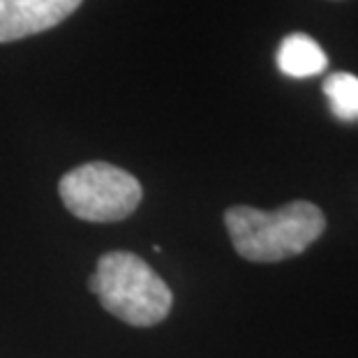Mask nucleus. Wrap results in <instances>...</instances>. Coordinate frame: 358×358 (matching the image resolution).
Returning a JSON list of instances; mask_svg holds the SVG:
<instances>
[{
    "mask_svg": "<svg viewBox=\"0 0 358 358\" xmlns=\"http://www.w3.org/2000/svg\"><path fill=\"white\" fill-rule=\"evenodd\" d=\"M224 224L236 252L255 264L299 257L326 231L322 208L310 201H289L271 213L231 206L224 210Z\"/></svg>",
    "mask_w": 358,
    "mask_h": 358,
    "instance_id": "1",
    "label": "nucleus"
},
{
    "mask_svg": "<svg viewBox=\"0 0 358 358\" xmlns=\"http://www.w3.org/2000/svg\"><path fill=\"white\" fill-rule=\"evenodd\" d=\"M102 308L129 326H155L171 312V289L132 252H106L88 282Z\"/></svg>",
    "mask_w": 358,
    "mask_h": 358,
    "instance_id": "2",
    "label": "nucleus"
},
{
    "mask_svg": "<svg viewBox=\"0 0 358 358\" xmlns=\"http://www.w3.org/2000/svg\"><path fill=\"white\" fill-rule=\"evenodd\" d=\"M65 208L88 222H118L141 203V182L109 162H88L60 178Z\"/></svg>",
    "mask_w": 358,
    "mask_h": 358,
    "instance_id": "3",
    "label": "nucleus"
},
{
    "mask_svg": "<svg viewBox=\"0 0 358 358\" xmlns=\"http://www.w3.org/2000/svg\"><path fill=\"white\" fill-rule=\"evenodd\" d=\"M81 0H0V42L24 40L65 21Z\"/></svg>",
    "mask_w": 358,
    "mask_h": 358,
    "instance_id": "4",
    "label": "nucleus"
},
{
    "mask_svg": "<svg viewBox=\"0 0 358 358\" xmlns=\"http://www.w3.org/2000/svg\"><path fill=\"white\" fill-rule=\"evenodd\" d=\"M329 65L324 49L312 40L310 35L294 33L280 42L278 49V67L285 77L292 79H310L322 74Z\"/></svg>",
    "mask_w": 358,
    "mask_h": 358,
    "instance_id": "5",
    "label": "nucleus"
},
{
    "mask_svg": "<svg viewBox=\"0 0 358 358\" xmlns=\"http://www.w3.org/2000/svg\"><path fill=\"white\" fill-rule=\"evenodd\" d=\"M331 111L340 120H358V77L349 72H335L324 81Z\"/></svg>",
    "mask_w": 358,
    "mask_h": 358,
    "instance_id": "6",
    "label": "nucleus"
}]
</instances>
